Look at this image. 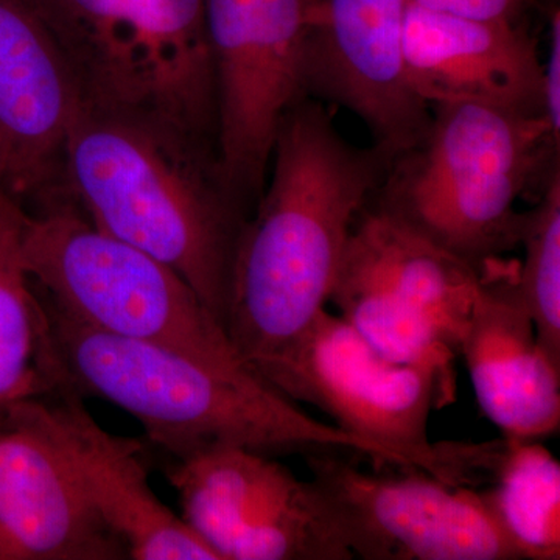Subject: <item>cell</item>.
<instances>
[{"label":"cell","mask_w":560,"mask_h":560,"mask_svg":"<svg viewBox=\"0 0 560 560\" xmlns=\"http://www.w3.org/2000/svg\"><path fill=\"white\" fill-rule=\"evenodd\" d=\"M389 164L346 142L318 103L304 98L283 117L232 267L224 331L246 364L285 348L329 304L357 217Z\"/></svg>","instance_id":"obj_1"},{"label":"cell","mask_w":560,"mask_h":560,"mask_svg":"<svg viewBox=\"0 0 560 560\" xmlns=\"http://www.w3.org/2000/svg\"><path fill=\"white\" fill-rule=\"evenodd\" d=\"M38 298L58 390L98 397L127 411L164 455L180 458L220 445L270 456L349 451L407 467L385 448L312 418L249 364L91 329Z\"/></svg>","instance_id":"obj_2"},{"label":"cell","mask_w":560,"mask_h":560,"mask_svg":"<svg viewBox=\"0 0 560 560\" xmlns=\"http://www.w3.org/2000/svg\"><path fill=\"white\" fill-rule=\"evenodd\" d=\"M62 183L94 226L178 272L224 329L248 217L206 143L86 105L66 140Z\"/></svg>","instance_id":"obj_3"},{"label":"cell","mask_w":560,"mask_h":560,"mask_svg":"<svg viewBox=\"0 0 560 560\" xmlns=\"http://www.w3.org/2000/svg\"><path fill=\"white\" fill-rule=\"evenodd\" d=\"M559 143L545 117L440 103L425 136L390 161L366 206L482 271L521 246L515 202L559 171Z\"/></svg>","instance_id":"obj_4"},{"label":"cell","mask_w":560,"mask_h":560,"mask_svg":"<svg viewBox=\"0 0 560 560\" xmlns=\"http://www.w3.org/2000/svg\"><path fill=\"white\" fill-rule=\"evenodd\" d=\"M287 399L311 404L338 429L385 448L410 469L478 488L488 444H431V412L455 399V378L386 357L323 308L279 352L249 364Z\"/></svg>","instance_id":"obj_5"},{"label":"cell","mask_w":560,"mask_h":560,"mask_svg":"<svg viewBox=\"0 0 560 560\" xmlns=\"http://www.w3.org/2000/svg\"><path fill=\"white\" fill-rule=\"evenodd\" d=\"M86 105L164 125L206 143L215 90L205 0H39Z\"/></svg>","instance_id":"obj_6"},{"label":"cell","mask_w":560,"mask_h":560,"mask_svg":"<svg viewBox=\"0 0 560 560\" xmlns=\"http://www.w3.org/2000/svg\"><path fill=\"white\" fill-rule=\"evenodd\" d=\"M24 264L47 304L91 329L245 363L189 283L168 265L91 223L75 205L27 213Z\"/></svg>","instance_id":"obj_7"},{"label":"cell","mask_w":560,"mask_h":560,"mask_svg":"<svg viewBox=\"0 0 560 560\" xmlns=\"http://www.w3.org/2000/svg\"><path fill=\"white\" fill-rule=\"evenodd\" d=\"M481 271L377 210L357 217L329 302L374 348L455 378Z\"/></svg>","instance_id":"obj_8"},{"label":"cell","mask_w":560,"mask_h":560,"mask_svg":"<svg viewBox=\"0 0 560 560\" xmlns=\"http://www.w3.org/2000/svg\"><path fill=\"white\" fill-rule=\"evenodd\" d=\"M316 0H205L215 160L243 209L259 201L283 117L307 98Z\"/></svg>","instance_id":"obj_9"},{"label":"cell","mask_w":560,"mask_h":560,"mask_svg":"<svg viewBox=\"0 0 560 560\" xmlns=\"http://www.w3.org/2000/svg\"><path fill=\"white\" fill-rule=\"evenodd\" d=\"M183 518L219 560H350L312 480L232 445L165 463Z\"/></svg>","instance_id":"obj_10"},{"label":"cell","mask_w":560,"mask_h":560,"mask_svg":"<svg viewBox=\"0 0 560 560\" xmlns=\"http://www.w3.org/2000/svg\"><path fill=\"white\" fill-rule=\"evenodd\" d=\"M312 482L353 558L523 560L481 489L423 474L361 470L327 452L307 455Z\"/></svg>","instance_id":"obj_11"},{"label":"cell","mask_w":560,"mask_h":560,"mask_svg":"<svg viewBox=\"0 0 560 560\" xmlns=\"http://www.w3.org/2000/svg\"><path fill=\"white\" fill-rule=\"evenodd\" d=\"M408 0H316L307 95L345 106L389 161L418 145L431 108L412 91L404 58Z\"/></svg>","instance_id":"obj_12"},{"label":"cell","mask_w":560,"mask_h":560,"mask_svg":"<svg viewBox=\"0 0 560 560\" xmlns=\"http://www.w3.org/2000/svg\"><path fill=\"white\" fill-rule=\"evenodd\" d=\"M86 108L79 75L39 0H0V184L46 195Z\"/></svg>","instance_id":"obj_13"},{"label":"cell","mask_w":560,"mask_h":560,"mask_svg":"<svg viewBox=\"0 0 560 560\" xmlns=\"http://www.w3.org/2000/svg\"><path fill=\"white\" fill-rule=\"evenodd\" d=\"M127 547L92 508L33 399L0 419V560H121Z\"/></svg>","instance_id":"obj_14"},{"label":"cell","mask_w":560,"mask_h":560,"mask_svg":"<svg viewBox=\"0 0 560 560\" xmlns=\"http://www.w3.org/2000/svg\"><path fill=\"white\" fill-rule=\"evenodd\" d=\"M404 58L412 91L430 108L478 102L545 117L544 62L521 21L452 16L408 0Z\"/></svg>","instance_id":"obj_15"},{"label":"cell","mask_w":560,"mask_h":560,"mask_svg":"<svg viewBox=\"0 0 560 560\" xmlns=\"http://www.w3.org/2000/svg\"><path fill=\"white\" fill-rule=\"evenodd\" d=\"M72 390L35 397L50 436L68 456L88 500L135 560H219L150 488L143 445L103 430Z\"/></svg>","instance_id":"obj_16"},{"label":"cell","mask_w":560,"mask_h":560,"mask_svg":"<svg viewBox=\"0 0 560 560\" xmlns=\"http://www.w3.org/2000/svg\"><path fill=\"white\" fill-rule=\"evenodd\" d=\"M517 265L499 259L482 268L459 355L478 405L504 440L540 441L559 431L560 368L537 340Z\"/></svg>","instance_id":"obj_17"},{"label":"cell","mask_w":560,"mask_h":560,"mask_svg":"<svg viewBox=\"0 0 560 560\" xmlns=\"http://www.w3.org/2000/svg\"><path fill=\"white\" fill-rule=\"evenodd\" d=\"M25 217L0 184V419L22 400L55 393L46 313L22 254Z\"/></svg>","instance_id":"obj_18"},{"label":"cell","mask_w":560,"mask_h":560,"mask_svg":"<svg viewBox=\"0 0 560 560\" xmlns=\"http://www.w3.org/2000/svg\"><path fill=\"white\" fill-rule=\"evenodd\" d=\"M482 489L523 559L560 558V466L537 441H510Z\"/></svg>","instance_id":"obj_19"},{"label":"cell","mask_w":560,"mask_h":560,"mask_svg":"<svg viewBox=\"0 0 560 560\" xmlns=\"http://www.w3.org/2000/svg\"><path fill=\"white\" fill-rule=\"evenodd\" d=\"M517 289L537 340L560 368V175L551 176L529 212H523Z\"/></svg>","instance_id":"obj_20"},{"label":"cell","mask_w":560,"mask_h":560,"mask_svg":"<svg viewBox=\"0 0 560 560\" xmlns=\"http://www.w3.org/2000/svg\"><path fill=\"white\" fill-rule=\"evenodd\" d=\"M422 9L470 20L518 21L529 0H411Z\"/></svg>","instance_id":"obj_21"},{"label":"cell","mask_w":560,"mask_h":560,"mask_svg":"<svg viewBox=\"0 0 560 560\" xmlns=\"http://www.w3.org/2000/svg\"><path fill=\"white\" fill-rule=\"evenodd\" d=\"M545 119L552 136L560 140V13L550 14V39L548 57L544 65Z\"/></svg>","instance_id":"obj_22"}]
</instances>
